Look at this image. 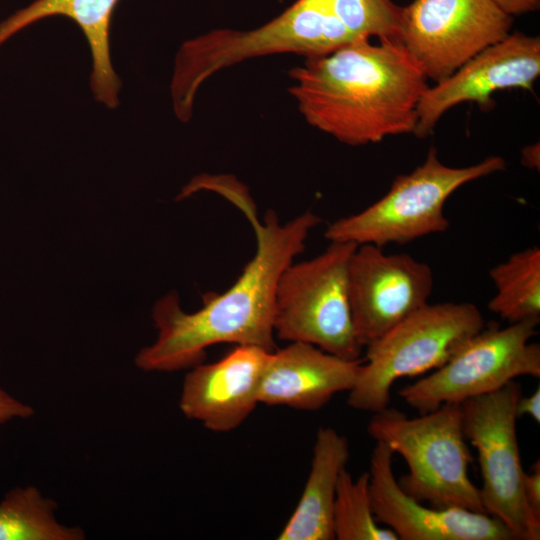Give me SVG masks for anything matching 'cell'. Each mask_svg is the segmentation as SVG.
<instances>
[{"label": "cell", "mask_w": 540, "mask_h": 540, "mask_svg": "<svg viewBox=\"0 0 540 540\" xmlns=\"http://www.w3.org/2000/svg\"><path fill=\"white\" fill-rule=\"evenodd\" d=\"M236 205L254 227L257 248L241 275L225 292L207 293L203 307L187 313L173 292L154 306L156 340L139 351L136 366L146 372H173L202 363L206 349L220 343L275 350L274 303L284 269L305 247L310 231L321 219L308 211L280 223L268 211L261 223L244 197Z\"/></svg>", "instance_id": "cell-1"}, {"label": "cell", "mask_w": 540, "mask_h": 540, "mask_svg": "<svg viewBox=\"0 0 540 540\" xmlns=\"http://www.w3.org/2000/svg\"><path fill=\"white\" fill-rule=\"evenodd\" d=\"M289 93L306 122L359 146L413 133L429 87L420 66L397 40L357 37L290 69Z\"/></svg>", "instance_id": "cell-2"}, {"label": "cell", "mask_w": 540, "mask_h": 540, "mask_svg": "<svg viewBox=\"0 0 540 540\" xmlns=\"http://www.w3.org/2000/svg\"><path fill=\"white\" fill-rule=\"evenodd\" d=\"M354 37L328 0H296L276 18L251 30H211L179 48L171 79L176 117L190 120L196 95L215 73L260 56L294 53L307 57L331 53Z\"/></svg>", "instance_id": "cell-3"}, {"label": "cell", "mask_w": 540, "mask_h": 540, "mask_svg": "<svg viewBox=\"0 0 540 540\" xmlns=\"http://www.w3.org/2000/svg\"><path fill=\"white\" fill-rule=\"evenodd\" d=\"M367 432L405 460L409 472L398 483L409 496L436 508L485 513L479 488L468 476L473 459L461 404H443L415 418L387 407L373 413Z\"/></svg>", "instance_id": "cell-4"}, {"label": "cell", "mask_w": 540, "mask_h": 540, "mask_svg": "<svg viewBox=\"0 0 540 540\" xmlns=\"http://www.w3.org/2000/svg\"><path fill=\"white\" fill-rule=\"evenodd\" d=\"M484 325L473 303H426L366 346L348 405L371 413L387 408L398 379L441 367Z\"/></svg>", "instance_id": "cell-5"}, {"label": "cell", "mask_w": 540, "mask_h": 540, "mask_svg": "<svg viewBox=\"0 0 540 540\" xmlns=\"http://www.w3.org/2000/svg\"><path fill=\"white\" fill-rule=\"evenodd\" d=\"M505 160L490 156L481 162L451 167L431 147L425 160L408 174L398 175L388 192L363 211L331 223L325 237L330 242L404 244L449 228L444 214L448 198L461 186L504 170Z\"/></svg>", "instance_id": "cell-6"}, {"label": "cell", "mask_w": 540, "mask_h": 540, "mask_svg": "<svg viewBox=\"0 0 540 540\" xmlns=\"http://www.w3.org/2000/svg\"><path fill=\"white\" fill-rule=\"evenodd\" d=\"M357 245L331 242L318 256L290 263L275 294L273 329L280 340L360 359L348 296V265Z\"/></svg>", "instance_id": "cell-7"}, {"label": "cell", "mask_w": 540, "mask_h": 540, "mask_svg": "<svg viewBox=\"0 0 540 540\" xmlns=\"http://www.w3.org/2000/svg\"><path fill=\"white\" fill-rule=\"evenodd\" d=\"M522 396L515 380L461 403L463 431L476 449L485 513L500 520L514 540H539L540 520L523 495L524 469L516 433V404Z\"/></svg>", "instance_id": "cell-8"}, {"label": "cell", "mask_w": 540, "mask_h": 540, "mask_svg": "<svg viewBox=\"0 0 540 540\" xmlns=\"http://www.w3.org/2000/svg\"><path fill=\"white\" fill-rule=\"evenodd\" d=\"M539 322L483 328L446 363L399 391L420 414L502 388L519 376H540V345L531 342Z\"/></svg>", "instance_id": "cell-9"}, {"label": "cell", "mask_w": 540, "mask_h": 540, "mask_svg": "<svg viewBox=\"0 0 540 540\" xmlns=\"http://www.w3.org/2000/svg\"><path fill=\"white\" fill-rule=\"evenodd\" d=\"M493 0H414L402 7L400 41L435 83L511 33Z\"/></svg>", "instance_id": "cell-10"}, {"label": "cell", "mask_w": 540, "mask_h": 540, "mask_svg": "<svg viewBox=\"0 0 540 540\" xmlns=\"http://www.w3.org/2000/svg\"><path fill=\"white\" fill-rule=\"evenodd\" d=\"M432 289L428 264L407 253L358 245L348 265V296L359 344L366 347L428 303Z\"/></svg>", "instance_id": "cell-11"}, {"label": "cell", "mask_w": 540, "mask_h": 540, "mask_svg": "<svg viewBox=\"0 0 540 540\" xmlns=\"http://www.w3.org/2000/svg\"><path fill=\"white\" fill-rule=\"evenodd\" d=\"M539 75L540 37L510 33L426 89L417 107L413 134L429 136L443 114L461 103L489 107L492 94L498 90H532Z\"/></svg>", "instance_id": "cell-12"}, {"label": "cell", "mask_w": 540, "mask_h": 540, "mask_svg": "<svg viewBox=\"0 0 540 540\" xmlns=\"http://www.w3.org/2000/svg\"><path fill=\"white\" fill-rule=\"evenodd\" d=\"M393 452L376 441L370 459L369 492L373 514L401 540H514L497 518L460 507H427L400 487Z\"/></svg>", "instance_id": "cell-13"}, {"label": "cell", "mask_w": 540, "mask_h": 540, "mask_svg": "<svg viewBox=\"0 0 540 540\" xmlns=\"http://www.w3.org/2000/svg\"><path fill=\"white\" fill-rule=\"evenodd\" d=\"M271 351L237 345L220 360L197 364L186 374L179 408L213 432L239 427L259 404L258 392Z\"/></svg>", "instance_id": "cell-14"}, {"label": "cell", "mask_w": 540, "mask_h": 540, "mask_svg": "<svg viewBox=\"0 0 540 540\" xmlns=\"http://www.w3.org/2000/svg\"><path fill=\"white\" fill-rule=\"evenodd\" d=\"M362 363L311 344L291 342L271 352L259 387V404L319 410L336 394L353 388Z\"/></svg>", "instance_id": "cell-15"}, {"label": "cell", "mask_w": 540, "mask_h": 540, "mask_svg": "<svg viewBox=\"0 0 540 540\" xmlns=\"http://www.w3.org/2000/svg\"><path fill=\"white\" fill-rule=\"evenodd\" d=\"M119 0H35L0 22V46L25 27L50 16H65L83 32L91 53L90 87L94 98L110 109L119 104L121 81L110 56V23Z\"/></svg>", "instance_id": "cell-16"}, {"label": "cell", "mask_w": 540, "mask_h": 540, "mask_svg": "<svg viewBox=\"0 0 540 540\" xmlns=\"http://www.w3.org/2000/svg\"><path fill=\"white\" fill-rule=\"evenodd\" d=\"M350 456L347 438L332 427H320L310 471L300 499L279 540H333V507L341 472Z\"/></svg>", "instance_id": "cell-17"}, {"label": "cell", "mask_w": 540, "mask_h": 540, "mask_svg": "<svg viewBox=\"0 0 540 540\" xmlns=\"http://www.w3.org/2000/svg\"><path fill=\"white\" fill-rule=\"evenodd\" d=\"M57 503L35 486L15 487L0 501V540H83L79 526L61 523Z\"/></svg>", "instance_id": "cell-18"}, {"label": "cell", "mask_w": 540, "mask_h": 540, "mask_svg": "<svg viewBox=\"0 0 540 540\" xmlns=\"http://www.w3.org/2000/svg\"><path fill=\"white\" fill-rule=\"evenodd\" d=\"M496 293L491 312L510 324L540 322V249L532 246L512 254L489 271Z\"/></svg>", "instance_id": "cell-19"}, {"label": "cell", "mask_w": 540, "mask_h": 540, "mask_svg": "<svg viewBox=\"0 0 540 540\" xmlns=\"http://www.w3.org/2000/svg\"><path fill=\"white\" fill-rule=\"evenodd\" d=\"M369 471L356 479L341 472L333 507V532L337 540H398L388 527L379 526L371 505Z\"/></svg>", "instance_id": "cell-20"}, {"label": "cell", "mask_w": 540, "mask_h": 540, "mask_svg": "<svg viewBox=\"0 0 540 540\" xmlns=\"http://www.w3.org/2000/svg\"><path fill=\"white\" fill-rule=\"evenodd\" d=\"M329 5L354 37H377L400 41L402 7L392 0H328ZM401 42V41H400Z\"/></svg>", "instance_id": "cell-21"}, {"label": "cell", "mask_w": 540, "mask_h": 540, "mask_svg": "<svg viewBox=\"0 0 540 540\" xmlns=\"http://www.w3.org/2000/svg\"><path fill=\"white\" fill-rule=\"evenodd\" d=\"M34 414L33 408L8 393L0 386V427L16 419H28Z\"/></svg>", "instance_id": "cell-22"}, {"label": "cell", "mask_w": 540, "mask_h": 540, "mask_svg": "<svg viewBox=\"0 0 540 540\" xmlns=\"http://www.w3.org/2000/svg\"><path fill=\"white\" fill-rule=\"evenodd\" d=\"M523 495L531 513L540 520V462L537 460L529 472L524 473Z\"/></svg>", "instance_id": "cell-23"}, {"label": "cell", "mask_w": 540, "mask_h": 540, "mask_svg": "<svg viewBox=\"0 0 540 540\" xmlns=\"http://www.w3.org/2000/svg\"><path fill=\"white\" fill-rule=\"evenodd\" d=\"M530 416L537 424L540 423V389L530 396H521L516 404V417Z\"/></svg>", "instance_id": "cell-24"}, {"label": "cell", "mask_w": 540, "mask_h": 540, "mask_svg": "<svg viewBox=\"0 0 540 540\" xmlns=\"http://www.w3.org/2000/svg\"><path fill=\"white\" fill-rule=\"evenodd\" d=\"M505 13L517 16L537 11L540 0H493Z\"/></svg>", "instance_id": "cell-25"}, {"label": "cell", "mask_w": 540, "mask_h": 540, "mask_svg": "<svg viewBox=\"0 0 540 540\" xmlns=\"http://www.w3.org/2000/svg\"><path fill=\"white\" fill-rule=\"evenodd\" d=\"M521 160L524 166L538 170L540 164L539 144L525 147L521 153Z\"/></svg>", "instance_id": "cell-26"}]
</instances>
